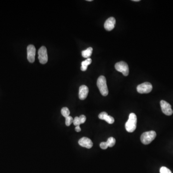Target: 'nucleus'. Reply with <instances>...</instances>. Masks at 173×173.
<instances>
[{
    "label": "nucleus",
    "mask_w": 173,
    "mask_h": 173,
    "mask_svg": "<svg viewBox=\"0 0 173 173\" xmlns=\"http://www.w3.org/2000/svg\"><path fill=\"white\" fill-rule=\"evenodd\" d=\"M137 118L134 113H131L128 120L125 124L126 130L129 133L134 132L137 127Z\"/></svg>",
    "instance_id": "f257e3e1"
},
{
    "label": "nucleus",
    "mask_w": 173,
    "mask_h": 173,
    "mask_svg": "<svg viewBox=\"0 0 173 173\" xmlns=\"http://www.w3.org/2000/svg\"><path fill=\"white\" fill-rule=\"evenodd\" d=\"M97 85L102 95L106 96L108 94L109 91L105 76H100L99 77L97 80Z\"/></svg>",
    "instance_id": "f03ea898"
},
{
    "label": "nucleus",
    "mask_w": 173,
    "mask_h": 173,
    "mask_svg": "<svg viewBox=\"0 0 173 173\" xmlns=\"http://www.w3.org/2000/svg\"><path fill=\"white\" fill-rule=\"evenodd\" d=\"M156 133L154 131L151 130L144 132L141 137V142L144 145H148L155 139Z\"/></svg>",
    "instance_id": "7ed1b4c3"
},
{
    "label": "nucleus",
    "mask_w": 173,
    "mask_h": 173,
    "mask_svg": "<svg viewBox=\"0 0 173 173\" xmlns=\"http://www.w3.org/2000/svg\"><path fill=\"white\" fill-rule=\"evenodd\" d=\"M115 68L116 70L120 72L125 76H127L129 74V68L128 64L124 61L118 62L115 64Z\"/></svg>",
    "instance_id": "20e7f679"
},
{
    "label": "nucleus",
    "mask_w": 173,
    "mask_h": 173,
    "mask_svg": "<svg viewBox=\"0 0 173 173\" xmlns=\"http://www.w3.org/2000/svg\"><path fill=\"white\" fill-rule=\"evenodd\" d=\"M153 90V86L149 82H144L137 86V90L141 94L149 93Z\"/></svg>",
    "instance_id": "39448f33"
},
{
    "label": "nucleus",
    "mask_w": 173,
    "mask_h": 173,
    "mask_svg": "<svg viewBox=\"0 0 173 173\" xmlns=\"http://www.w3.org/2000/svg\"><path fill=\"white\" fill-rule=\"evenodd\" d=\"M39 61L41 64H45L47 63L48 57L47 51L45 46H42L39 49L38 51Z\"/></svg>",
    "instance_id": "423d86ee"
},
{
    "label": "nucleus",
    "mask_w": 173,
    "mask_h": 173,
    "mask_svg": "<svg viewBox=\"0 0 173 173\" xmlns=\"http://www.w3.org/2000/svg\"><path fill=\"white\" fill-rule=\"evenodd\" d=\"M160 105L163 114L168 116L172 115L173 113V111L171 108V106L169 103L165 100H162L160 102Z\"/></svg>",
    "instance_id": "0eeeda50"
},
{
    "label": "nucleus",
    "mask_w": 173,
    "mask_h": 173,
    "mask_svg": "<svg viewBox=\"0 0 173 173\" xmlns=\"http://www.w3.org/2000/svg\"><path fill=\"white\" fill-rule=\"evenodd\" d=\"M36 55V48L34 45H28L27 47V58L29 62L33 63L35 61V57Z\"/></svg>",
    "instance_id": "6e6552de"
},
{
    "label": "nucleus",
    "mask_w": 173,
    "mask_h": 173,
    "mask_svg": "<svg viewBox=\"0 0 173 173\" xmlns=\"http://www.w3.org/2000/svg\"><path fill=\"white\" fill-rule=\"evenodd\" d=\"M79 145L83 147L91 149L93 146V142L91 139L87 137H83L80 139L79 141Z\"/></svg>",
    "instance_id": "1a4fd4ad"
},
{
    "label": "nucleus",
    "mask_w": 173,
    "mask_h": 173,
    "mask_svg": "<svg viewBox=\"0 0 173 173\" xmlns=\"http://www.w3.org/2000/svg\"><path fill=\"white\" fill-rule=\"evenodd\" d=\"M116 21L114 17H110L106 20L104 23V27L105 29L107 31L113 30L115 27Z\"/></svg>",
    "instance_id": "9d476101"
},
{
    "label": "nucleus",
    "mask_w": 173,
    "mask_h": 173,
    "mask_svg": "<svg viewBox=\"0 0 173 173\" xmlns=\"http://www.w3.org/2000/svg\"><path fill=\"white\" fill-rule=\"evenodd\" d=\"M88 88L86 85H82L79 89V98L81 100H85L88 93Z\"/></svg>",
    "instance_id": "9b49d317"
},
{
    "label": "nucleus",
    "mask_w": 173,
    "mask_h": 173,
    "mask_svg": "<svg viewBox=\"0 0 173 173\" xmlns=\"http://www.w3.org/2000/svg\"><path fill=\"white\" fill-rule=\"evenodd\" d=\"M99 118L101 120H105L109 124H112L115 122L114 118L108 115V114L105 112H103L99 114Z\"/></svg>",
    "instance_id": "f8f14e48"
},
{
    "label": "nucleus",
    "mask_w": 173,
    "mask_h": 173,
    "mask_svg": "<svg viewBox=\"0 0 173 173\" xmlns=\"http://www.w3.org/2000/svg\"><path fill=\"white\" fill-rule=\"evenodd\" d=\"M92 62V60L91 58H88L86 60L84 61L81 63V70L82 71H85L87 70L88 66L90 65Z\"/></svg>",
    "instance_id": "ddd939ff"
},
{
    "label": "nucleus",
    "mask_w": 173,
    "mask_h": 173,
    "mask_svg": "<svg viewBox=\"0 0 173 173\" xmlns=\"http://www.w3.org/2000/svg\"><path fill=\"white\" fill-rule=\"evenodd\" d=\"M92 51H93L92 48H88L86 50H84L82 52V55L84 58H87V59L89 58L92 55Z\"/></svg>",
    "instance_id": "4468645a"
},
{
    "label": "nucleus",
    "mask_w": 173,
    "mask_h": 173,
    "mask_svg": "<svg viewBox=\"0 0 173 173\" xmlns=\"http://www.w3.org/2000/svg\"><path fill=\"white\" fill-rule=\"evenodd\" d=\"M61 114L63 116H64V118H66L68 116H70L69 115H70V112L69 109L67 107H63L61 110Z\"/></svg>",
    "instance_id": "2eb2a0df"
},
{
    "label": "nucleus",
    "mask_w": 173,
    "mask_h": 173,
    "mask_svg": "<svg viewBox=\"0 0 173 173\" xmlns=\"http://www.w3.org/2000/svg\"><path fill=\"white\" fill-rule=\"evenodd\" d=\"M115 142H116V141H115V138H113V137H110L108 139L107 141L106 142L107 143L108 147H112L115 145Z\"/></svg>",
    "instance_id": "dca6fc26"
},
{
    "label": "nucleus",
    "mask_w": 173,
    "mask_h": 173,
    "mask_svg": "<svg viewBox=\"0 0 173 173\" xmlns=\"http://www.w3.org/2000/svg\"><path fill=\"white\" fill-rule=\"evenodd\" d=\"M73 121L74 119L71 116H68L65 118V125L67 126H70L72 123H73Z\"/></svg>",
    "instance_id": "f3484780"
},
{
    "label": "nucleus",
    "mask_w": 173,
    "mask_h": 173,
    "mask_svg": "<svg viewBox=\"0 0 173 173\" xmlns=\"http://www.w3.org/2000/svg\"><path fill=\"white\" fill-rule=\"evenodd\" d=\"M160 173H172L169 169H168L167 167L163 166L160 168Z\"/></svg>",
    "instance_id": "a211bd4d"
},
{
    "label": "nucleus",
    "mask_w": 173,
    "mask_h": 173,
    "mask_svg": "<svg viewBox=\"0 0 173 173\" xmlns=\"http://www.w3.org/2000/svg\"><path fill=\"white\" fill-rule=\"evenodd\" d=\"M73 124H74V126H79L81 124V121H80V118L79 117H76L74 118V121H73Z\"/></svg>",
    "instance_id": "6ab92c4d"
},
{
    "label": "nucleus",
    "mask_w": 173,
    "mask_h": 173,
    "mask_svg": "<svg viewBox=\"0 0 173 173\" xmlns=\"http://www.w3.org/2000/svg\"><path fill=\"white\" fill-rule=\"evenodd\" d=\"M100 148L103 149V150H106L108 147V146L106 142H102L100 144Z\"/></svg>",
    "instance_id": "aec40b11"
},
{
    "label": "nucleus",
    "mask_w": 173,
    "mask_h": 173,
    "mask_svg": "<svg viewBox=\"0 0 173 173\" xmlns=\"http://www.w3.org/2000/svg\"><path fill=\"white\" fill-rule=\"evenodd\" d=\"M79 118H80L81 124H83L85 122V121H86V117L85 115H81Z\"/></svg>",
    "instance_id": "412c9836"
},
{
    "label": "nucleus",
    "mask_w": 173,
    "mask_h": 173,
    "mask_svg": "<svg viewBox=\"0 0 173 173\" xmlns=\"http://www.w3.org/2000/svg\"><path fill=\"white\" fill-rule=\"evenodd\" d=\"M75 130L76 132H79L81 131V130L79 126H76L75 127Z\"/></svg>",
    "instance_id": "4be33fe9"
},
{
    "label": "nucleus",
    "mask_w": 173,
    "mask_h": 173,
    "mask_svg": "<svg viewBox=\"0 0 173 173\" xmlns=\"http://www.w3.org/2000/svg\"><path fill=\"white\" fill-rule=\"evenodd\" d=\"M132 1H140V0H133Z\"/></svg>",
    "instance_id": "5701e85b"
},
{
    "label": "nucleus",
    "mask_w": 173,
    "mask_h": 173,
    "mask_svg": "<svg viewBox=\"0 0 173 173\" xmlns=\"http://www.w3.org/2000/svg\"><path fill=\"white\" fill-rule=\"evenodd\" d=\"M87 1H92V0H87Z\"/></svg>",
    "instance_id": "b1692460"
}]
</instances>
